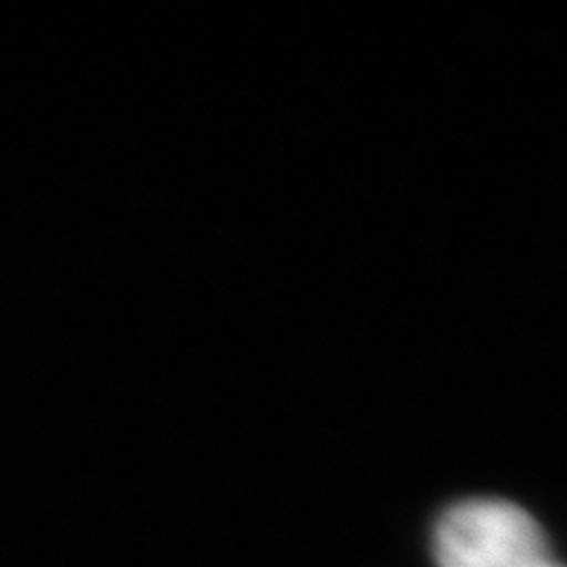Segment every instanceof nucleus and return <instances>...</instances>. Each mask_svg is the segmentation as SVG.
Returning a JSON list of instances; mask_svg holds the SVG:
<instances>
[{
    "label": "nucleus",
    "mask_w": 567,
    "mask_h": 567,
    "mask_svg": "<svg viewBox=\"0 0 567 567\" xmlns=\"http://www.w3.org/2000/svg\"><path fill=\"white\" fill-rule=\"evenodd\" d=\"M537 567H560V565H556L554 560H546V563H542V565H537Z\"/></svg>",
    "instance_id": "2"
},
{
    "label": "nucleus",
    "mask_w": 567,
    "mask_h": 567,
    "mask_svg": "<svg viewBox=\"0 0 567 567\" xmlns=\"http://www.w3.org/2000/svg\"><path fill=\"white\" fill-rule=\"evenodd\" d=\"M433 548L440 567H537L551 560L537 520L502 499L452 506L437 520Z\"/></svg>",
    "instance_id": "1"
}]
</instances>
